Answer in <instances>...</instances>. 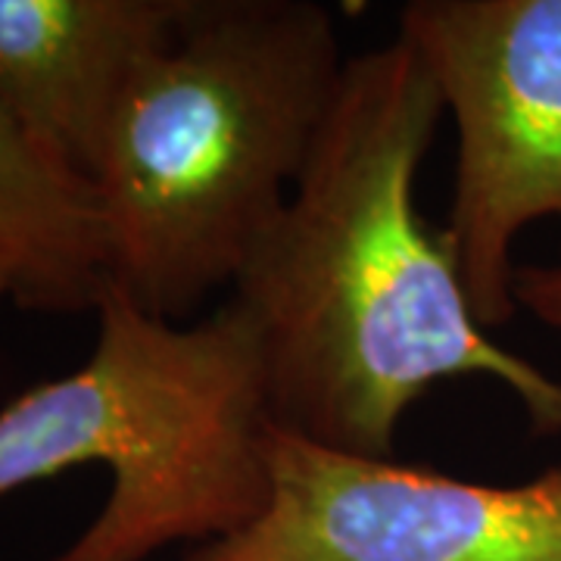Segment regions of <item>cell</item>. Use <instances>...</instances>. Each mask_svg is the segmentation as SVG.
<instances>
[{
    "instance_id": "5",
    "label": "cell",
    "mask_w": 561,
    "mask_h": 561,
    "mask_svg": "<svg viewBox=\"0 0 561 561\" xmlns=\"http://www.w3.org/2000/svg\"><path fill=\"white\" fill-rule=\"evenodd\" d=\"M260 518L179 561H561V461L465 481L343 453L268 424Z\"/></svg>"
},
{
    "instance_id": "3",
    "label": "cell",
    "mask_w": 561,
    "mask_h": 561,
    "mask_svg": "<svg viewBox=\"0 0 561 561\" xmlns=\"http://www.w3.org/2000/svg\"><path fill=\"white\" fill-rule=\"evenodd\" d=\"M94 316L98 341L76 371L0 409V500L69 468H110L101 512L50 561H150L260 518L272 419L241 306L175 324L110 284Z\"/></svg>"
},
{
    "instance_id": "6",
    "label": "cell",
    "mask_w": 561,
    "mask_h": 561,
    "mask_svg": "<svg viewBox=\"0 0 561 561\" xmlns=\"http://www.w3.org/2000/svg\"><path fill=\"white\" fill-rule=\"evenodd\" d=\"M184 13L187 0H0V103L94 181L131 81Z\"/></svg>"
},
{
    "instance_id": "1",
    "label": "cell",
    "mask_w": 561,
    "mask_h": 561,
    "mask_svg": "<svg viewBox=\"0 0 561 561\" xmlns=\"http://www.w3.org/2000/svg\"><path fill=\"white\" fill-rule=\"evenodd\" d=\"M443 116L400 35L343 66L312 157L231 284L280 431L393 459L434 383L493 378L530 437L561 434V381L483 331L443 231L421 219L415 184Z\"/></svg>"
},
{
    "instance_id": "9",
    "label": "cell",
    "mask_w": 561,
    "mask_h": 561,
    "mask_svg": "<svg viewBox=\"0 0 561 561\" xmlns=\"http://www.w3.org/2000/svg\"><path fill=\"white\" fill-rule=\"evenodd\" d=\"M0 300H10V272L3 262H0Z\"/></svg>"
},
{
    "instance_id": "2",
    "label": "cell",
    "mask_w": 561,
    "mask_h": 561,
    "mask_svg": "<svg viewBox=\"0 0 561 561\" xmlns=\"http://www.w3.org/2000/svg\"><path fill=\"white\" fill-rule=\"evenodd\" d=\"M343 66L324 3L187 0L131 81L94 179L110 284L175 324L231 287L312 157Z\"/></svg>"
},
{
    "instance_id": "7",
    "label": "cell",
    "mask_w": 561,
    "mask_h": 561,
    "mask_svg": "<svg viewBox=\"0 0 561 561\" xmlns=\"http://www.w3.org/2000/svg\"><path fill=\"white\" fill-rule=\"evenodd\" d=\"M0 262L25 312H98L113 280L94 181L60 162L0 103Z\"/></svg>"
},
{
    "instance_id": "4",
    "label": "cell",
    "mask_w": 561,
    "mask_h": 561,
    "mask_svg": "<svg viewBox=\"0 0 561 561\" xmlns=\"http://www.w3.org/2000/svg\"><path fill=\"white\" fill-rule=\"evenodd\" d=\"M405 38L456 122L443 228L483 331L515 319V241L561 225V0H409Z\"/></svg>"
},
{
    "instance_id": "8",
    "label": "cell",
    "mask_w": 561,
    "mask_h": 561,
    "mask_svg": "<svg viewBox=\"0 0 561 561\" xmlns=\"http://www.w3.org/2000/svg\"><path fill=\"white\" fill-rule=\"evenodd\" d=\"M515 297L518 309L561 334V256L556 262L518 265Z\"/></svg>"
}]
</instances>
